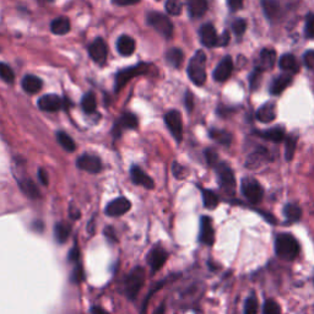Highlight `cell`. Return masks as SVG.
Returning a JSON list of instances; mask_svg holds the SVG:
<instances>
[{
	"label": "cell",
	"mask_w": 314,
	"mask_h": 314,
	"mask_svg": "<svg viewBox=\"0 0 314 314\" xmlns=\"http://www.w3.org/2000/svg\"><path fill=\"white\" fill-rule=\"evenodd\" d=\"M42 86H43L42 80L34 75H27L25 76L24 80H22V89L30 95L37 94L38 91H41Z\"/></svg>",
	"instance_id": "603a6c76"
},
{
	"label": "cell",
	"mask_w": 314,
	"mask_h": 314,
	"mask_svg": "<svg viewBox=\"0 0 314 314\" xmlns=\"http://www.w3.org/2000/svg\"><path fill=\"white\" fill-rule=\"evenodd\" d=\"M146 72L147 65L145 63H139L135 66L120 70V72L117 74V76H115V92H119L131 79L135 78V76L143 75V74H145Z\"/></svg>",
	"instance_id": "5b68a950"
},
{
	"label": "cell",
	"mask_w": 314,
	"mask_h": 314,
	"mask_svg": "<svg viewBox=\"0 0 314 314\" xmlns=\"http://www.w3.org/2000/svg\"><path fill=\"white\" fill-rule=\"evenodd\" d=\"M69 260L70 261H78L79 260V248L74 247L72 251L69 252Z\"/></svg>",
	"instance_id": "db71d44e"
},
{
	"label": "cell",
	"mask_w": 314,
	"mask_h": 314,
	"mask_svg": "<svg viewBox=\"0 0 314 314\" xmlns=\"http://www.w3.org/2000/svg\"><path fill=\"white\" fill-rule=\"evenodd\" d=\"M242 193L246 197V199L251 201L252 204L260 203L263 197H264V190L261 185L259 184L257 179L247 177L242 181Z\"/></svg>",
	"instance_id": "8992f818"
},
{
	"label": "cell",
	"mask_w": 314,
	"mask_h": 314,
	"mask_svg": "<svg viewBox=\"0 0 314 314\" xmlns=\"http://www.w3.org/2000/svg\"><path fill=\"white\" fill-rule=\"evenodd\" d=\"M139 2L140 0H113L114 4L118 6H129V5L137 4Z\"/></svg>",
	"instance_id": "816d5d0a"
},
{
	"label": "cell",
	"mask_w": 314,
	"mask_h": 314,
	"mask_svg": "<svg viewBox=\"0 0 314 314\" xmlns=\"http://www.w3.org/2000/svg\"><path fill=\"white\" fill-rule=\"evenodd\" d=\"M263 137H265L267 140H270V142L274 143H281L285 140V130L283 128L276 127V128H271V129H268L265 131H263L260 134Z\"/></svg>",
	"instance_id": "83f0119b"
},
{
	"label": "cell",
	"mask_w": 314,
	"mask_h": 314,
	"mask_svg": "<svg viewBox=\"0 0 314 314\" xmlns=\"http://www.w3.org/2000/svg\"><path fill=\"white\" fill-rule=\"evenodd\" d=\"M217 176H219V182L221 188L227 193L232 194L236 189V179L233 175L232 169H231L226 163H219L216 166Z\"/></svg>",
	"instance_id": "52a82bcc"
},
{
	"label": "cell",
	"mask_w": 314,
	"mask_h": 314,
	"mask_svg": "<svg viewBox=\"0 0 314 314\" xmlns=\"http://www.w3.org/2000/svg\"><path fill=\"white\" fill-rule=\"evenodd\" d=\"M38 107L44 112H57L63 107V101L62 98L57 95H46L40 98V101H38Z\"/></svg>",
	"instance_id": "9a60e30c"
},
{
	"label": "cell",
	"mask_w": 314,
	"mask_h": 314,
	"mask_svg": "<svg viewBox=\"0 0 314 314\" xmlns=\"http://www.w3.org/2000/svg\"><path fill=\"white\" fill-rule=\"evenodd\" d=\"M147 22L165 38H171L173 33V24L168 16L161 12H150L147 16Z\"/></svg>",
	"instance_id": "277c9868"
},
{
	"label": "cell",
	"mask_w": 314,
	"mask_h": 314,
	"mask_svg": "<svg viewBox=\"0 0 314 314\" xmlns=\"http://www.w3.org/2000/svg\"><path fill=\"white\" fill-rule=\"evenodd\" d=\"M20 188L28 198H32V199H37V198L41 197V193H40V190H38L37 185L34 184L31 179H25V181H21Z\"/></svg>",
	"instance_id": "f546056e"
},
{
	"label": "cell",
	"mask_w": 314,
	"mask_h": 314,
	"mask_svg": "<svg viewBox=\"0 0 314 314\" xmlns=\"http://www.w3.org/2000/svg\"><path fill=\"white\" fill-rule=\"evenodd\" d=\"M130 207L131 204L127 198H117V199L111 201V203L107 205V207H106V214H107L108 216L118 217L127 214L128 211L130 210Z\"/></svg>",
	"instance_id": "30bf717a"
},
{
	"label": "cell",
	"mask_w": 314,
	"mask_h": 314,
	"mask_svg": "<svg viewBox=\"0 0 314 314\" xmlns=\"http://www.w3.org/2000/svg\"><path fill=\"white\" fill-rule=\"evenodd\" d=\"M276 118V110H275V104L272 102L263 104L257 111V119L261 123H270Z\"/></svg>",
	"instance_id": "d6986e66"
},
{
	"label": "cell",
	"mask_w": 314,
	"mask_h": 314,
	"mask_svg": "<svg viewBox=\"0 0 314 314\" xmlns=\"http://www.w3.org/2000/svg\"><path fill=\"white\" fill-rule=\"evenodd\" d=\"M210 136L213 137L214 140H216L217 143L222 144V145H230L231 142H232V135L225 130L213 129L210 131Z\"/></svg>",
	"instance_id": "836d02e7"
},
{
	"label": "cell",
	"mask_w": 314,
	"mask_h": 314,
	"mask_svg": "<svg viewBox=\"0 0 314 314\" xmlns=\"http://www.w3.org/2000/svg\"><path fill=\"white\" fill-rule=\"evenodd\" d=\"M0 79L4 80L8 84H12L15 81V74L8 64L0 63Z\"/></svg>",
	"instance_id": "74e56055"
},
{
	"label": "cell",
	"mask_w": 314,
	"mask_h": 314,
	"mask_svg": "<svg viewBox=\"0 0 314 314\" xmlns=\"http://www.w3.org/2000/svg\"><path fill=\"white\" fill-rule=\"evenodd\" d=\"M38 178H40L41 183L44 185H48V175L43 168H41L40 172H38Z\"/></svg>",
	"instance_id": "11a10c76"
},
{
	"label": "cell",
	"mask_w": 314,
	"mask_h": 314,
	"mask_svg": "<svg viewBox=\"0 0 314 314\" xmlns=\"http://www.w3.org/2000/svg\"><path fill=\"white\" fill-rule=\"evenodd\" d=\"M70 236V227L66 223L59 222L54 226V237H56V241L60 245L65 243L68 241Z\"/></svg>",
	"instance_id": "f1b7e54d"
},
{
	"label": "cell",
	"mask_w": 314,
	"mask_h": 314,
	"mask_svg": "<svg viewBox=\"0 0 314 314\" xmlns=\"http://www.w3.org/2000/svg\"><path fill=\"white\" fill-rule=\"evenodd\" d=\"M267 150L265 149H258L257 151H254L251 155L248 156V159H247L246 166L248 168H257L259 166L261 165L263 162L267 160Z\"/></svg>",
	"instance_id": "484cf974"
},
{
	"label": "cell",
	"mask_w": 314,
	"mask_h": 314,
	"mask_svg": "<svg viewBox=\"0 0 314 314\" xmlns=\"http://www.w3.org/2000/svg\"><path fill=\"white\" fill-rule=\"evenodd\" d=\"M167 258H168L167 252H166L163 248H161V247H156V248H153L152 251L149 253L147 263H149L150 268L152 269V271H157L165 265Z\"/></svg>",
	"instance_id": "4fadbf2b"
},
{
	"label": "cell",
	"mask_w": 314,
	"mask_h": 314,
	"mask_svg": "<svg viewBox=\"0 0 314 314\" xmlns=\"http://www.w3.org/2000/svg\"><path fill=\"white\" fill-rule=\"evenodd\" d=\"M275 60H276V53L272 49H263L258 60V68L259 70H269L274 66Z\"/></svg>",
	"instance_id": "ffe728a7"
},
{
	"label": "cell",
	"mask_w": 314,
	"mask_h": 314,
	"mask_svg": "<svg viewBox=\"0 0 314 314\" xmlns=\"http://www.w3.org/2000/svg\"><path fill=\"white\" fill-rule=\"evenodd\" d=\"M104 233H106V236H107L110 239H115L114 230L112 229V227H107V229H106V231H104Z\"/></svg>",
	"instance_id": "680465c9"
},
{
	"label": "cell",
	"mask_w": 314,
	"mask_h": 314,
	"mask_svg": "<svg viewBox=\"0 0 314 314\" xmlns=\"http://www.w3.org/2000/svg\"><path fill=\"white\" fill-rule=\"evenodd\" d=\"M233 70V62L231 57H225L214 70V79L219 82L226 81L230 78Z\"/></svg>",
	"instance_id": "5bb4252c"
},
{
	"label": "cell",
	"mask_w": 314,
	"mask_h": 314,
	"mask_svg": "<svg viewBox=\"0 0 314 314\" xmlns=\"http://www.w3.org/2000/svg\"><path fill=\"white\" fill-rule=\"evenodd\" d=\"M165 121L173 137L177 142H181L182 136H183V126H182L181 113L178 111H169L165 115Z\"/></svg>",
	"instance_id": "ba28073f"
},
{
	"label": "cell",
	"mask_w": 314,
	"mask_h": 314,
	"mask_svg": "<svg viewBox=\"0 0 314 314\" xmlns=\"http://www.w3.org/2000/svg\"><path fill=\"white\" fill-rule=\"evenodd\" d=\"M229 42H230V33L227 31H225L222 33V36L219 37V43H217V46H221V47L227 46Z\"/></svg>",
	"instance_id": "f5cc1de1"
},
{
	"label": "cell",
	"mask_w": 314,
	"mask_h": 314,
	"mask_svg": "<svg viewBox=\"0 0 314 314\" xmlns=\"http://www.w3.org/2000/svg\"><path fill=\"white\" fill-rule=\"evenodd\" d=\"M92 314H108V312H106L104 309L100 308V307H94L92 308Z\"/></svg>",
	"instance_id": "91938a15"
},
{
	"label": "cell",
	"mask_w": 314,
	"mask_h": 314,
	"mask_svg": "<svg viewBox=\"0 0 314 314\" xmlns=\"http://www.w3.org/2000/svg\"><path fill=\"white\" fill-rule=\"evenodd\" d=\"M57 140L64 150H66V151H69V152L75 151V149H76L75 143H74V140L66 133H64V131H59V133L57 134Z\"/></svg>",
	"instance_id": "d6a6232c"
},
{
	"label": "cell",
	"mask_w": 314,
	"mask_h": 314,
	"mask_svg": "<svg viewBox=\"0 0 314 314\" xmlns=\"http://www.w3.org/2000/svg\"><path fill=\"white\" fill-rule=\"evenodd\" d=\"M137 127V118L131 113H126L123 114L119 119L117 120L115 126L113 128V135L118 137L120 135V133L124 129H133V128Z\"/></svg>",
	"instance_id": "2e32d148"
},
{
	"label": "cell",
	"mask_w": 314,
	"mask_h": 314,
	"mask_svg": "<svg viewBox=\"0 0 314 314\" xmlns=\"http://www.w3.org/2000/svg\"><path fill=\"white\" fill-rule=\"evenodd\" d=\"M185 104H187V107H188L189 111H190L191 108H193V97H191L190 92H188L187 97H185Z\"/></svg>",
	"instance_id": "9f6ffc18"
},
{
	"label": "cell",
	"mask_w": 314,
	"mask_h": 314,
	"mask_svg": "<svg viewBox=\"0 0 314 314\" xmlns=\"http://www.w3.org/2000/svg\"><path fill=\"white\" fill-rule=\"evenodd\" d=\"M232 28H233V32H235L237 36H242L247 28L246 20H243V19H238V20H236L235 22H233Z\"/></svg>",
	"instance_id": "ee69618b"
},
{
	"label": "cell",
	"mask_w": 314,
	"mask_h": 314,
	"mask_svg": "<svg viewBox=\"0 0 314 314\" xmlns=\"http://www.w3.org/2000/svg\"><path fill=\"white\" fill-rule=\"evenodd\" d=\"M166 59H167V62L171 64L172 66H175V68H179L181 64L183 63V59H184L183 52H182L181 49H178V48H172V49H169L167 52Z\"/></svg>",
	"instance_id": "1f68e13d"
},
{
	"label": "cell",
	"mask_w": 314,
	"mask_h": 314,
	"mask_svg": "<svg viewBox=\"0 0 314 314\" xmlns=\"http://www.w3.org/2000/svg\"><path fill=\"white\" fill-rule=\"evenodd\" d=\"M205 64H206V56H205L203 50H198V52L195 53V56L190 59V62H189L188 65L189 79L198 86H201L205 81H206Z\"/></svg>",
	"instance_id": "7a4b0ae2"
},
{
	"label": "cell",
	"mask_w": 314,
	"mask_h": 314,
	"mask_svg": "<svg viewBox=\"0 0 314 314\" xmlns=\"http://www.w3.org/2000/svg\"><path fill=\"white\" fill-rule=\"evenodd\" d=\"M306 34L307 37H314V14H309L306 19Z\"/></svg>",
	"instance_id": "f6af8a7d"
},
{
	"label": "cell",
	"mask_w": 314,
	"mask_h": 314,
	"mask_svg": "<svg viewBox=\"0 0 314 314\" xmlns=\"http://www.w3.org/2000/svg\"><path fill=\"white\" fill-rule=\"evenodd\" d=\"M117 49L123 57H129L134 53V50H135V41L130 36L123 34V36H120L119 40H118Z\"/></svg>",
	"instance_id": "44dd1931"
},
{
	"label": "cell",
	"mask_w": 314,
	"mask_h": 314,
	"mask_svg": "<svg viewBox=\"0 0 314 314\" xmlns=\"http://www.w3.org/2000/svg\"><path fill=\"white\" fill-rule=\"evenodd\" d=\"M292 82V76L290 74H283L276 78L270 85V92L272 95H280L285 89H287Z\"/></svg>",
	"instance_id": "7402d4cb"
},
{
	"label": "cell",
	"mask_w": 314,
	"mask_h": 314,
	"mask_svg": "<svg viewBox=\"0 0 314 314\" xmlns=\"http://www.w3.org/2000/svg\"><path fill=\"white\" fill-rule=\"evenodd\" d=\"M205 156H206L207 162H209L210 166H217L219 163H217V160H219V156H217V153L214 151L213 149H207L206 151H205Z\"/></svg>",
	"instance_id": "bcb514c9"
},
{
	"label": "cell",
	"mask_w": 314,
	"mask_h": 314,
	"mask_svg": "<svg viewBox=\"0 0 314 314\" xmlns=\"http://www.w3.org/2000/svg\"><path fill=\"white\" fill-rule=\"evenodd\" d=\"M207 10L206 0H188V11L191 18H201Z\"/></svg>",
	"instance_id": "cb8c5ba5"
},
{
	"label": "cell",
	"mask_w": 314,
	"mask_h": 314,
	"mask_svg": "<svg viewBox=\"0 0 314 314\" xmlns=\"http://www.w3.org/2000/svg\"><path fill=\"white\" fill-rule=\"evenodd\" d=\"M278 64H280V68L285 70V72L297 73L300 69L297 59L292 56V54H285V56L281 57L280 63Z\"/></svg>",
	"instance_id": "4316f807"
},
{
	"label": "cell",
	"mask_w": 314,
	"mask_h": 314,
	"mask_svg": "<svg viewBox=\"0 0 314 314\" xmlns=\"http://www.w3.org/2000/svg\"><path fill=\"white\" fill-rule=\"evenodd\" d=\"M96 106H97V103H96V97L92 92H89V94H86L84 97H82L81 107L88 114L94 113L96 110Z\"/></svg>",
	"instance_id": "e575fe53"
},
{
	"label": "cell",
	"mask_w": 314,
	"mask_h": 314,
	"mask_svg": "<svg viewBox=\"0 0 314 314\" xmlns=\"http://www.w3.org/2000/svg\"><path fill=\"white\" fill-rule=\"evenodd\" d=\"M304 65L308 69H314V50H308L303 57Z\"/></svg>",
	"instance_id": "7dc6e473"
},
{
	"label": "cell",
	"mask_w": 314,
	"mask_h": 314,
	"mask_svg": "<svg viewBox=\"0 0 314 314\" xmlns=\"http://www.w3.org/2000/svg\"><path fill=\"white\" fill-rule=\"evenodd\" d=\"M204 206L207 209H215L219 205V197L211 190H203Z\"/></svg>",
	"instance_id": "d590c367"
},
{
	"label": "cell",
	"mask_w": 314,
	"mask_h": 314,
	"mask_svg": "<svg viewBox=\"0 0 314 314\" xmlns=\"http://www.w3.org/2000/svg\"><path fill=\"white\" fill-rule=\"evenodd\" d=\"M284 215L290 222H296V221H299L301 216H302V210H301L299 205L287 204L286 206L284 207Z\"/></svg>",
	"instance_id": "4dcf8cb0"
},
{
	"label": "cell",
	"mask_w": 314,
	"mask_h": 314,
	"mask_svg": "<svg viewBox=\"0 0 314 314\" xmlns=\"http://www.w3.org/2000/svg\"><path fill=\"white\" fill-rule=\"evenodd\" d=\"M166 11L169 15L178 16L182 12V2L181 0H167L166 2Z\"/></svg>",
	"instance_id": "ab89813d"
},
{
	"label": "cell",
	"mask_w": 314,
	"mask_h": 314,
	"mask_svg": "<svg viewBox=\"0 0 314 314\" xmlns=\"http://www.w3.org/2000/svg\"><path fill=\"white\" fill-rule=\"evenodd\" d=\"M130 175H131V179H133V182L135 184L143 185V187L146 189H152L155 187L152 179L150 178L142 168L137 167V166H133V167H131Z\"/></svg>",
	"instance_id": "ac0fdd59"
},
{
	"label": "cell",
	"mask_w": 314,
	"mask_h": 314,
	"mask_svg": "<svg viewBox=\"0 0 314 314\" xmlns=\"http://www.w3.org/2000/svg\"><path fill=\"white\" fill-rule=\"evenodd\" d=\"M260 73H261V70L257 69L254 73L252 74V76H251V86H252V89L257 88V86H258L259 79H260Z\"/></svg>",
	"instance_id": "681fc988"
},
{
	"label": "cell",
	"mask_w": 314,
	"mask_h": 314,
	"mask_svg": "<svg viewBox=\"0 0 314 314\" xmlns=\"http://www.w3.org/2000/svg\"><path fill=\"white\" fill-rule=\"evenodd\" d=\"M200 242L206 246H213L215 241V232L213 227V221L210 217L203 216L200 220Z\"/></svg>",
	"instance_id": "7c38bea8"
},
{
	"label": "cell",
	"mask_w": 314,
	"mask_h": 314,
	"mask_svg": "<svg viewBox=\"0 0 314 314\" xmlns=\"http://www.w3.org/2000/svg\"><path fill=\"white\" fill-rule=\"evenodd\" d=\"M33 230L38 233H42L43 230H44V225L42 222H41V221H37V222L33 223Z\"/></svg>",
	"instance_id": "6f0895ef"
},
{
	"label": "cell",
	"mask_w": 314,
	"mask_h": 314,
	"mask_svg": "<svg viewBox=\"0 0 314 314\" xmlns=\"http://www.w3.org/2000/svg\"><path fill=\"white\" fill-rule=\"evenodd\" d=\"M50 30L54 34H58V36H63V34H66L70 31V21L68 18H58L56 20L52 21L50 24Z\"/></svg>",
	"instance_id": "d4e9b609"
},
{
	"label": "cell",
	"mask_w": 314,
	"mask_h": 314,
	"mask_svg": "<svg viewBox=\"0 0 314 314\" xmlns=\"http://www.w3.org/2000/svg\"><path fill=\"white\" fill-rule=\"evenodd\" d=\"M300 245L291 233H280L275 241V251L278 258L284 260H294L300 254Z\"/></svg>",
	"instance_id": "6da1fadb"
},
{
	"label": "cell",
	"mask_w": 314,
	"mask_h": 314,
	"mask_svg": "<svg viewBox=\"0 0 314 314\" xmlns=\"http://www.w3.org/2000/svg\"><path fill=\"white\" fill-rule=\"evenodd\" d=\"M200 41L204 46L215 47L219 43V36H217L216 30L211 24H205L201 26L200 31Z\"/></svg>",
	"instance_id": "e0dca14e"
},
{
	"label": "cell",
	"mask_w": 314,
	"mask_h": 314,
	"mask_svg": "<svg viewBox=\"0 0 314 314\" xmlns=\"http://www.w3.org/2000/svg\"><path fill=\"white\" fill-rule=\"evenodd\" d=\"M70 216H72L73 219H79L80 213L76 209H74V211H73V209H70Z\"/></svg>",
	"instance_id": "94428289"
},
{
	"label": "cell",
	"mask_w": 314,
	"mask_h": 314,
	"mask_svg": "<svg viewBox=\"0 0 314 314\" xmlns=\"http://www.w3.org/2000/svg\"><path fill=\"white\" fill-rule=\"evenodd\" d=\"M84 268L81 264H78L72 272V281L75 284H80L84 280Z\"/></svg>",
	"instance_id": "7bdbcfd3"
},
{
	"label": "cell",
	"mask_w": 314,
	"mask_h": 314,
	"mask_svg": "<svg viewBox=\"0 0 314 314\" xmlns=\"http://www.w3.org/2000/svg\"><path fill=\"white\" fill-rule=\"evenodd\" d=\"M263 314H281V308L276 301L268 300L267 302L264 303Z\"/></svg>",
	"instance_id": "b9f144b4"
},
{
	"label": "cell",
	"mask_w": 314,
	"mask_h": 314,
	"mask_svg": "<svg viewBox=\"0 0 314 314\" xmlns=\"http://www.w3.org/2000/svg\"><path fill=\"white\" fill-rule=\"evenodd\" d=\"M263 9H264L265 14L268 15V18H275L278 15V4L275 0H263Z\"/></svg>",
	"instance_id": "8d00e7d4"
},
{
	"label": "cell",
	"mask_w": 314,
	"mask_h": 314,
	"mask_svg": "<svg viewBox=\"0 0 314 314\" xmlns=\"http://www.w3.org/2000/svg\"><path fill=\"white\" fill-rule=\"evenodd\" d=\"M144 281H145V271H144V269L140 267L134 268L127 276L126 281H124V292H126L128 299H135L137 293L142 290Z\"/></svg>",
	"instance_id": "3957f363"
},
{
	"label": "cell",
	"mask_w": 314,
	"mask_h": 314,
	"mask_svg": "<svg viewBox=\"0 0 314 314\" xmlns=\"http://www.w3.org/2000/svg\"><path fill=\"white\" fill-rule=\"evenodd\" d=\"M78 167L89 173H98L102 171V162L97 156L82 155L78 160Z\"/></svg>",
	"instance_id": "8fae6325"
},
{
	"label": "cell",
	"mask_w": 314,
	"mask_h": 314,
	"mask_svg": "<svg viewBox=\"0 0 314 314\" xmlns=\"http://www.w3.org/2000/svg\"><path fill=\"white\" fill-rule=\"evenodd\" d=\"M155 314H165V304H161V306L157 308Z\"/></svg>",
	"instance_id": "6125c7cd"
},
{
	"label": "cell",
	"mask_w": 314,
	"mask_h": 314,
	"mask_svg": "<svg viewBox=\"0 0 314 314\" xmlns=\"http://www.w3.org/2000/svg\"><path fill=\"white\" fill-rule=\"evenodd\" d=\"M89 54L97 64H104L106 60H107L108 54L107 44H106L102 38H97V40H95L94 42L90 44Z\"/></svg>",
	"instance_id": "9c48e42d"
},
{
	"label": "cell",
	"mask_w": 314,
	"mask_h": 314,
	"mask_svg": "<svg viewBox=\"0 0 314 314\" xmlns=\"http://www.w3.org/2000/svg\"><path fill=\"white\" fill-rule=\"evenodd\" d=\"M296 150V137L288 136L285 139V157L287 161H291Z\"/></svg>",
	"instance_id": "f35d334b"
},
{
	"label": "cell",
	"mask_w": 314,
	"mask_h": 314,
	"mask_svg": "<svg viewBox=\"0 0 314 314\" xmlns=\"http://www.w3.org/2000/svg\"><path fill=\"white\" fill-rule=\"evenodd\" d=\"M258 300L255 296H249L245 303V314H258Z\"/></svg>",
	"instance_id": "60d3db41"
},
{
	"label": "cell",
	"mask_w": 314,
	"mask_h": 314,
	"mask_svg": "<svg viewBox=\"0 0 314 314\" xmlns=\"http://www.w3.org/2000/svg\"><path fill=\"white\" fill-rule=\"evenodd\" d=\"M172 172H173V175L176 176V178H184L185 177V175H187V172H185V169L182 167L181 165H179V163H177V162H175L173 163V166H172Z\"/></svg>",
	"instance_id": "c3c4849f"
},
{
	"label": "cell",
	"mask_w": 314,
	"mask_h": 314,
	"mask_svg": "<svg viewBox=\"0 0 314 314\" xmlns=\"http://www.w3.org/2000/svg\"><path fill=\"white\" fill-rule=\"evenodd\" d=\"M227 3H229L230 9L232 11L239 10L243 5V0H227Z\"/></svg>",
	"instance_id": "f907efd6"
}]
</instances>
